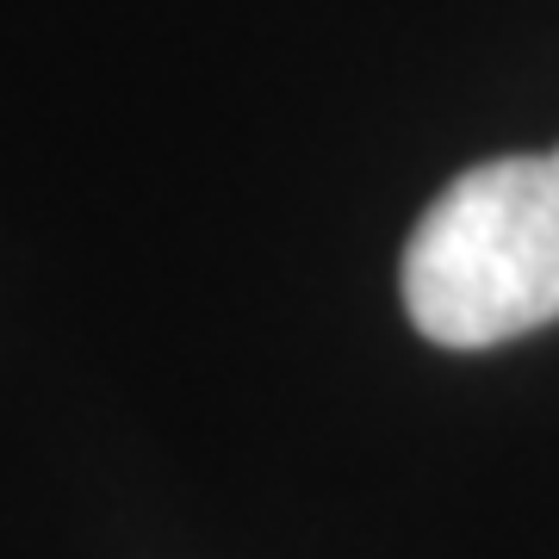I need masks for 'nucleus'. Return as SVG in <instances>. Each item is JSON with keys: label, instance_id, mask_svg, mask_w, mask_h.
Wrapping results in <instances>:
<instances>
[{"label": "nucleus", "instance_id": "1", "mask_svg": "<svg viewBox=\"0 0 559 559\" xmlns=\"http://www.w3.org/2000/svg\"><path fill=\"white\" fill-rule=\"evenodd\" d=\"M404 311L436 348H498L559 318V150L498 156L436 193L404 242Z\"/></svg>", "mask_w": 559, "mask_h": 559}]
</instances>
